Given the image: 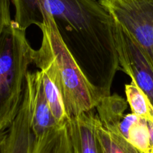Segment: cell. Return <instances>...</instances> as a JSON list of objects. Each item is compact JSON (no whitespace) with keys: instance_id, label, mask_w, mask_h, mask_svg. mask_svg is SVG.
Here are the masks:
<instances>
[{"instance_id":"cell-9","label":"cell","mask_w":153,"mask_h":153,"mask_svg":"<svg viewBox=\"0 0 153 153\" xmlns=\"http://www.w3.org/2000/svg\"><path fill=\"white\" fill-rule=\"evenodd\" d=\"M32 153H74L70 141L68 122L34 139Z\"/></svg>"},{"instance_id":"cell-16","label":"cell","mask_w":153,"mask_h":153,"mask_svg":"<svg viewBox=\"0 0 153 153\" xmlns=\"http://www.w3.org/2000/svg\"><path fill=\"white\" fill-rule=\"evenodd\" d=\"M147 122H148V121H147ZM148 129H149L152 144V146H153V124L152 123L148 122Z\"/></svg>"},{"instance_id":"cell-11","label":"cell","mask_w":153,"mask_h":153,"mask_svg":"<svg viewBox=\"0 0 153 153\" xmlns=\"http://www.w3.org/2000/svg\"><path fill=\"white\" fill-rule=\"evenodd\" d=\"M124 92L131 113L153 124V107L145 94L132 81L124 85Z\"/></svg>"},{"instance_id":"cell-5","label":"cell","mask_w":153,"mask_h":153,"mask_svg":"<svg viewBox=\"0 0 153 153\" xmlns=\"http://www.w3.org/2000/svg\"><path fill=\"white\" fill-rule=\"evenodd\" d=\"M25 88L28 92L32 132L34 139H38L48 131L60 126L52 117L45 98L40 70L27 73Z\"/></svg>"},{"instance_id":"cell-8","label":"cell","mask_w":153,"mask_h":153,"mask_svg":"<svg viewBox=\"0 0 153 153\" xmlns=\"http://www.w3.org/2000/svg\"><path fill=\"white\" fill-rule=\"evenodd\" d=\"M127 107V101L117 94L102 98L95 108L102 126L112 134H120L118 126L125 115Z\"/></svg>"},{"instance_id":"cell-13","label":"cell","mask_w":153,"mask_h":153,"mask_svg":"<svg viewBox=\"0 0 153 153\" xmlns=\"http://www.w3.org/2000/svg\"><path fill=\"white\" fill-rule=\"evenodd\" d=\"M97 134L105 153H140L121 134H112L105 129L100 121L97 125Z\"/></svg>"},{"instance_id":"cell-1","label":"cell","mask_w":153,"mask_h":153,"mask_svg":"<svg viewBox=\"0 0 153 153\" xmlns=\"http://www.w3.org/2000/svg\"><path fill=\"white\" fill-rule=\"evenodd\" d=\"M14 22L21 29L53 19L66 48L100 98L111 94L120 70L114 20L98 0H11Z\"/></svg>"},{"instance_id":"cell-15","label":"cell","mask_w":153,"mask_h":153,"mask_svg":"<svg viewBox=\"0 0 153 153\" xmlns=\"http://www.w3.org/2000/svg\"><path fill=\"white\" fill-rule=\"evenodd\" d=\"M8 130L0 132V153H6L7 150Z\"/></svg>"},{"instance_id":"cell-7","label":"cell","mask_w":153,"mask_h":153,"mask_svg":"<svg viewBox=\"0 0 153 153\" xmlns=\"http://www.w3.org/2000/svg\"><path fill=\"white\" fill-rule=\"evenodd\" d=\"M33 143L34 135L30 123L29 102L25 88L19 111L8 129L6 153H32Z\"/></svg>"},{"instance_id":"cell-3","label":"cell","mask_w":153,"mask_h":153,"mask_svg":"<svg viewBox=\"0 0 153 153\" xmlns=\"http://www.w3.org/2000/svg\"><path fill=\"white\" fill-rule=\"evenodd\" d=\"M33 52L26 31L14 20L0 31V132L8 129L19 111Z\"/></svg>"},{"instance_id":"cell-10","label":"cell","mask_w":153,"mask_h":153,"mask_svg":"<svg viewBox=\"0 0 153 153\" xmlns=\"http://www.w3.org/2000/svg\"><path fill=\"white\" fill-rule=\"evenodd\" d=\"M40 72L44 93L52 117L58 126L64 125L68 121V118L66 114L61 93L55 83L44 73Z\"/></svg>"},{"instance_id":"cell-14","label":"cell","mask_w":153,"mask_h":153,"mask_svg":"<svg viewBox=\"0 0 153 153\" xmlns=\"http://www.w3.org/2000/svg\"><path fill=\"white\" fill-rule=\"evenodd\" d=\"M13 19L10 17V0H0V31L10 25Z\"/></svg>"},{"instance_id":"cell-4","label":"cell","mask_w":153,"mask_h":153,"mask_svg":"<svg viewBox=\"0 0 153 153\" xmlns=\"http://www.w3.org/2000/svg\"><path fill=\"white\" fill-rule=\"evenodd\" d=\"M114 22V38L120 70L130 76L153 107V67L134 40Z\"/></svg>"},{"instance_id":"cell-2","label":"cell","mask_w":153,"mask_h":153,"mask_svg":"<svg viewBox=\"0 0 153 153\" xmlns=\"http://www.w3.org/2000/svg\"><path fill=\"white\" fill-rule=\"evenodd\" d=\"M39 49H34L33 64L59 90L68 118L92 111L101 99L98 96L63 43L50 16H42Z\"/></svg>"},{"instance_id":"cell-12","label":"cell","mask_w":153,"mask_h":153,"mask_svg":"<svg viewBox=\"0 0 153 153\" xmlns=\"http://www.w3.org/2000/svg\"><path fill=\"white\" fill-rule=\"evenodd\" d=\"M124 139L140 153H153L148 122L142 118L131 124Z\"/></svg>"},{"instance_id":"cell-6","label":"cell","mask_w":153,"mask_h":153,"mask_svg":"<svg viewBox=\"0 0 153 153\" xmlns=\"http://www.w3.org/2000/svg\"><path fill=\"white\" fill-rule=\"evenodd\" d=\"M98 117L94 110L68 121V128L74 153H105L97 134Z\"/></svg>"}]
</instances>
